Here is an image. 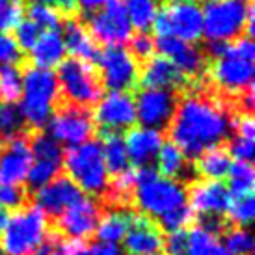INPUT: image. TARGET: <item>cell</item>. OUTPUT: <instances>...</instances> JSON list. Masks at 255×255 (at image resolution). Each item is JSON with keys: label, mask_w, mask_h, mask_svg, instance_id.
<instances>
[{"label": "cell", "mask_w": 255, "mask_h": 255, "mask_svg": "<svg viewBox=\"0 0 255 255\" xmlns=\"http://www.w3.org/2000/svg\"><path fill=\"white\" fill-rule=\"evenodd\" d=\"M231 128L233 116L226 103L211 97L205 90H190L188 95L179 99L168 125L171 142L190 158L222 145Z\"/></svg>", "instance_id": "6da1fadb"}, {"label": "cell", "mask_w": 255, "mask_h": 255, "mask_svg": "<svg viewBox=\"0 0 255 255\" xmlns=\"http://www.w3.org/2000/svg\"><path fill=\"white\" fill-rule=\"evenodd\" d=\"M254 41L248 36H241L235 41L227 43V47L218 58L209 60L205 73L218 92L241 99L242 93L254 88Z\"/></svg>", "instance_id": "7a4b0ae2"}, {"label": "cell", "mask_w": 255, "mask_h": 255, "mask_svg": "<svg viewBox=\"0 0 255 255\" xmlns=\"http://www.w3.org/2000/svg\"><path fill=\"white\" fill-rule=\"evenodd\" d=\"M58 99L60 90L56 75L50 69L26 65L22 73V95L19 99V112L24 125L34 130L45 127L56 110Z\"/></svg>", "instance_id": "3957f363"}, {"label": "cell", "mask_w": 255, "mask_h": 255, "mask_svg": "<svg viewBox=\"0 0 255 255\" xmlns=\"http://www.w3.org/2000/svg\"><path fill=\"white\" fill-rule=\"evenodd\" d=\"M132 199L145 216L160 218L168 211L186 203V190L177 181L162 177L153 168L143 166L136 170Z\"/></svg>", "instance_id": "277c9868"}, {"label": "cell", "mask_w": 255, "mask_h": 255, "mask_svg": "<svg viewBox=\"0 0 255 255\" xmlns=\"http://www.w3.org/2000/svg\"><path fill=\"white\" fill-rule=\"evenodd\" d=\"M49 237L47 216L36 205L15 209L0 235V248L6 255H34Z\"/></svg>", "instance_id": "5b68a950"}, {"label": "cell", "mask_w": 255, "mask_h": 255, "mask_svg": "<svg viewBox=\"0 0 255 255\" xmlns=\"http://www.w3.org/2000/svg\"><path fill=\"white\" fill-rule=\"evenodd\" d=\"M67 177L82 192L92 196H105L108 192V170L103 158V147L97 140L69 147L64 155Z\"/></svg>", "instance_id": "8992f818"}, {"label": "cell", "mask_w": 255, "mask_h": 255, "mask_svg": "<svg viewBox=\"0 0 255 255\" xmlns=\"http://www.w3.org/2000/svg\"><path fill=\"white\" fill-rule=\"evenodd\" d=\"M58 90L62 95V103L77 105V107L92 108L103 97V82L99 71L93 64L67 58L58 65Z\"/></svg>", "instance_id": "52a82bcc"}, {"label": "cell", "mask_w": 255, "mask_h": 255, "mask_svg": "<svg viewBox=\"0 0 255 255\" xmlns=\"http://www.w3.org/2000/svg\"><path fill=\"white\" fill-rule=\"evenodd\" d=\"M254 0H211L203 11V36L207 43H231L246 32Z\"/></svg>", "instance_id": "ba28073f"}, {"label": "cell", "mask_w": 255, "mask_h": 255, "mask_svg": "<svg viewBox=\"0 0 255 255\" xmlns=\"http://www.w3.org/2000/svg\"><path fill=\"white\" fill-rule=\"evenodd\" d=\"M153 26L158 37L196 43L203 36V11L198 0H170L160 6Z\"/></svg>", "instance_id": "9c48e42d"}, {"label": "cell", "mask_w": 255, "mask_h": 255, "mask_svg": "<svg viewBox=\"0 0 255 255\" xmlns=\"http://www.w3.org/2000/svg\"><path fill=\"white\" fill-rule=\"evenodd\" d=\"M93 134H95V121L90 108L62 103L50 116L49 136L54 138L58 143L75 147L88 142Z\"/></svg>", "instance_id": "30bf717a"}, {"label": "cell", "mask_w": 255, "mask_h": 255, "mask_svg": "<svg viewBox=\"0 0 255 255\" xmlns=\"http://www.w3.org/2000/svg\"><path fill=\"white\" fill-rule=\"evenodd\" d=\"M99 77L110 92H130L138 86L140 67L123 45L107 47L99 56Z\"/></svg>", "instance_id": "8fae6325"}, {"label": "cell", "mask_w": 255, "mask_h": 255, "mask_svg": "<svg viewBox=\"0 0 255 255\" xmlns=\"http://www.w3.org/2000/svg\"><path fill=\"white\" fill-rule=\"evenodd\" d=\"M30 149H32V166L28 170V186L30 188H41L43 184L50 183L64 166V151L60 143L50 138L47 132L36 130L28 136Z\"/></svg>", "instance_id": "7c38bea8"}, {"label": "cell", "mask_w": 255, "mask_h": 255, "mask_svg": "<svg viewBox=\"0 0 255 255\" xmlns=\"http://www.w3.org/2000/svg\"><path fill=\"white\" fill-rule=\"evenodd\" d=\"M84 24L95 43H103L107 47L125 45L132 36V26L121 0H112L105 9L88 17Z\"/></svg>", "instance_id": "4fadbf2b"}, {"label": "cell", "mask_w": 255, "mask_h": 255, "mask_svg": "<svg viewBox=\"0 0 255 255\" xmlns=\"http://www.w3.org/2000/svg\"><path fill=\"white\" fill-rule=\"evenodd\" d=\"M179 95L168 90H155V88H138L134 97L136 121L142 127L155 128L162 132L168 128L171 116L175 112Z\"/></svg>", "instance_id": "5bb4252c"}, {"label": "cell", "mask_w": 255, "mask_h": 255, "mask_svg": "<svg viewBox=\"0 0 255 255\" xmlns=\"http://www.w3.org/2000/svg\"><path fill=\"white\" fill-rule=\"evenodd\" d=\"M101 127V134H120L136 123L134 97L128 92H110L101 97L95 120Z\"/></svg>", "instance_id": "9a60e30c"}, {"label": "cell", "mask_w": 255, "mask_h": 255, "mask_svg": "<svg viewBox=\"0 0 255 255\" xmlns=\"http://www.w3.org/2000/svg\"><path fill=\"white\" fill-rule=\"evenodd\" d=\"M155 50H158V56L170 60L190 82H196L201 75H205L209 60L203 49L196 47L194 43L181 41L175 37H158L155 41Z\"/></svg>", "instance_id": "2e32d148"}, {"label": "cell", "mask_w": 255, "mask_h": 255, "mask_svg": "<svg viewBox=\"0 0 255 255\" xmlns=\"http://www.w3.org/2000/svg\"><path fill=\"white\" fill-rule=\"evenodd\" d=\"M32 166V149L28 136H15L0 142V183L7 186H21Z\"/></svg>", "instance_id": "e0dca14e"}, {"label": "cell", "mask_w": 255, "mask_h": 255, "mask_svg": "<svg viewBox=\"0 0 255 255\" xmlns=\"http://www.w3.org/2000/svg\"><path fill=\"white\" fill-rule=\"evenodd\" d=\"M188 201L194 214L201 220L224 218L227 214L231 196L222 181H194L188 186Z\"/></svg>", "instance_id": "ac0fdd59"}, {"label": "cell", "mask_w": 255, "mask_h": 255, "mask_svg": "<svg viewBox=\"0 0 255 255\" xmlns=\"http://www.w3.org/2000/svg\"><path fill=\"white\" fill-rule=\"evenodd\" d=\"M101 218V207L93 198L82 196L71 207L58 216V229L75 241H84L97 229Z\"/></svg>", "instance_id": "d6986e66"}, {"label": "cell", "mask_w": 255, "mask_h": 255, "mask_svg": "<svg viewBox=\"0 0 255 255\" xmlns=\"http://www.w3.org/2000/svg\"><path fill=\"white\" fill-rule=\"evenodd\" d=\"M123 241L127 255H164L162 229L145 214H132Z\"/></svg>", "instance_id": "ffe728a7"}, {"label": "cell", "mask_w": 255, "mask_h": 255, "mask_svg": "<svg viewBox=\"0 0 255 255\" xmlns=\"http://www.w3.org/2000/svg\"><path fill=\"white\" fill-rule=\"evenodd\" d=\"M82 196H84L82 190L67 175H58L50 183L37 188L34 199H36V207L43 214L58 218L67 207H71Z\"/></svg>", "instance_id": "44dd1931"}, {"label": "cell", "mask_w": 255, "mask_h": 255, "mask_svg": "<svg viewBox=\"0 0 255 255\" xmlns=\"http://www.w3.org/2000/svg\"><path fill=\"white\" fill-rule=\"evenodd\" d=\"M196 82H190L164 56L149 58L138 77V88H155V90H168L175 93H181V90H188Z\"/></svg>", "instance_id": "7402d4cb"}, {"label": "cell", "mask_w": 255, "mask_h": 255, "mask_svg": "<svg viewBox=\"0 0 255 255\" xmlns=\"http://www.w3.org/2000/svg\"><path fill=\"white\" fill-rule=\"evenodd\" d=\"M123 142H125V149H127L128 162H132L138 168H143L156 158L164 143V138L162 132L155 130V128L132 127L128 128L127 138Z\"/></svg>", "instance_id": "603a6c76"}, {"label": "cell", "mask_w": 255, "mask_h": 255, "mask_svg": "<svg viewBox=\"0 0 255 255\" xmlns=\"http://www.w3.org/2000/svg\"><path fill=\"white\" fill-rule=\"evenodd\" d=\"M62 26H64L65 50H69L71 58H77V60H82V62L93 65L97 64L101 56L99 45L88 32L84 22L78 21L77 15H75V17H65Z\"/></svg>", "instance_id": "cb8c5ba5"}, {"label": "cell", "mask_w": 255, "mask_h": 255, "mask_svg": "<svg viewBox=\"0 0 255 255\" xmlns=\"http://www.w3.org/2000/svg\"><path fill=\"white\" fill-rule=\"evenodd\" d=\"M65 43L58 30L41 32L36 45L30 49V60L34 67L39 69H52L58 67L65 60Z\"/></svg>", "instance_id": "d4e9b609"}, {"label": "cell", "mask_w": 255, "mask_h": 255, "mask_svg": "<svg viewBox=\"0 0 255 255\" xmlns=\"http://www.w3.org/2000/svg\"><path fill=\"white\" fill-rule=\"evenodd\" d=\"M231 155L226 147H213L201 153L198 156V162L194 168V173L203 177L205 181H222L227 177L229 168H231Z\"/></svg>", "instance_id": "484cf974"}, {"label": "cell", "mask_w": 255, "mask_h": 255, "mask_svg": "<svg viewBox=\"0 0 255 255\" xmlns=\"http://www.w3.org/2000/svg\"><path fill=\"white\" fill-rule=\"evenodd\" d=\"M132 214L134 213H130L127 209H118V207H114L112 211L105 213L99 218V224L95 229L97 239L101 242H110V244H118L120 241H123Z\"/></svg>", "instance_id": "4316f807"}, {"label": "cell", "mask_w": 255, "mask_h": 255, "mask_svg": "<svg viewBox=\"0 0 255 255\" xmlns=\"http://www.w3.org/2000/svg\"><path fill=\"white\" fill-rule=\"evenodd\" d=\"M158 160V175L168 179H188L190 177V164L181 149L173 142L162 143L156 155Z\"/></svg>", "instance_id": "83f0119b"}, {"label": "cell", "mask_w": 255, "mask_h": 255, "mask_svg": "<svg viewBox=\"0 0 255 255\" xmlns=\"http://www.w3.org/2000/svg\"><path fill=\"white\" fill-rule=\"evenodd\" d=\"M186 255H231L220 237L205 227L196 226L188 231Z\"/></svg>", "instance_id": "f1b7e54d"}, {"label": "cell", "mask_w": 255, "mask_h": 255, "mask_svg": "<svg viewBox=\"0 0 255 255\" xmlns=\"http://www.w3.org/2000/svg\"><path fill=\"white\" fill-rule=\"evenodd\" d=\"M130 26L138 32H149L155 22L162 0H123Z\"/></svg>", "instance_id": "f546056e"}, {"label": "cell", "mask_w": 255, "mask_h": 255, "mask_svg": "<svg viewBox=\"0 0 255 255\" xmlns=\"http://www.w3.org/2000/svg\"><path fill=\"white\" fill-rule=\"evenodd\" d=\"M227 192L231 199L244 198V196H252L254 194V184H255V173L252 162H241L237 160L231 164L229 173H227Z\"/></svg>", "instance_id": "4dcf8cb0"}, {"label": "cell", "mask_w": 255, "mask_h": 255, "mask_svg": "<svg viewBox=\"0 0 255 255\" xmlns=\"http://www.w3.org/2000/svg\"><path fill=\"white\" fill-rule=\"evenodd\" d=\"M103 136V158L107 166L108 173L118 175L128 168V155L125 149V142L121 140L120 134H101Z\"/></svg>", "instance_id": "1f68e13d"}, {"label": "cell", "mask_w": 255, "mask_h": 255, "mask_svg": "<svg viewBox=\"0 0 255 255\" xmlns=\"http://www.w3.org/2000/svg\"><path fill=\"white\" fill-rule=\"evenodd\" d=\"M22 95V71L17 65H0V101L19 103Z\"/></svg>", "instance_id": "d6a6232c"}, {"label": "cell", "mask_w": 255, "mask_h": 255, "mask_svg": "<svg viewBox=\"0 0 255 255\" xmlns=\"http://www.w3.org/2000/svg\"><path fill=\"white\" fill-rule=\"evenodd\" d=\"M22 130H24V121L19 108L15 105L0 103V142H6L22 134Z\"/></svg>", "instance_id": "836d02e7"}, {"label": "cell", "mask_w": 255, "mask_h": 255, "mask_svg": "<svg viewBox=\"0 0 255 255\" xmlns=\"http://www.w3.org/2000/svg\"><path fill=\"white\" fill-rule=\"evenodd\" d=\"M194 218L196 214L192 213V209L186 203L181 207H175L168 211L166 214H162L158 218V227L162 231H168V233H173V231H184L188 226L194 224Z\"/></svg>", "instance_id": "e575fe53"}, {"label": "cell", "mask_w": 255, "mask_h": 255, "mask_svg": "<svg viewBox=\"0 0 255 255\" xmlns=\"http://www.w3.org/2000/svg\"><path fill=\"white\" fill-rule=\"evenodd\" d=\"M226 248L231 255H252L254 252V237L246 227H233L224 231Z\"/></svg>", "instance_id": "d590c367"}, {"label": "cell", "mask_w": 255, "mask_h": 255, "mask_svg": "<svg viewBox=\"0 0 255 255\" xmlns=\"http://www.w3.org/2000/svg\"><path fill=\"white\" fill-rule=\"evenodd\" d=\"M227 214H229V222H233L237 227H248L254 222L255 216L254 194L252 196H244V198L231 199Z\"/></svg>", "instance_id": "8d00e7d4"}, {"label": "cell", "mask_w": 255, "mask_h": 255, "mask_svg": "<svg viewBox=\"0 0 255 255\" xmlns=\"http://www.w3.org/2000/svg\"><path fill=\"white\" fill-rule=\"evenodd\" d=\"M28 19L34 24H37L41 30H45V32L47 30H58L62 26V22H64V17L58 11L45 6H37V4H30Z\"/></svg>", "instance_id": "74e56055"}, {"label": "cell", "mask_w": 255, "mask_h": 255, "mask_svg": "<svg viewBox=\"0 0 255 255\" xmlns=\"http://www.w3.org/2000/svg\"><path fill=\"white\" fill-rule=\"evenodd\" d=\"M22 0H0V34H7L22 21Z\"/></svg>", "instance_id": "f35d334b"}, {"label": "cell", "mask_w": 255, "mask_h": 255, "mask_svg": "<svg viewBox=\"0 0 255 255\" xmlns=\"http://www.w3.org/2000/svg\"><path fill=\"white\" fill-rule=\"evenodd\" d=\"M128 52L130 56L134 58L136 62L140 64H145L149 58H153V52H155V39L149 36L147 32H138L136 36H130L128 39Z\"/></svg>", "instance_id": "ab89813d"}, {"label": "cell", "mask_w": 255, "mask_h": 255, "mask_svg": "<svg viewBox=\"0 0 255 255\" xmlns=\"http://www.w3.org/2000/svg\"><path fill=\"white\" fill-rule=\"evenodd\" d=\"M13 32H15V37H13L15 43L19 45V49L22 52L32 49L36 45L37 39H39V36H41V28L37 24H34L30 19H22L13 28Z\"/></svg>", "instance_id": "60d3db41"}, {"label": "cell", "mask_w": 255, "mask_h": 255, "mask_svg": "<svg viewBox=\"0 0 255 255\" xmlns=\"http://www.w3.org/2000/svg\"><path fill=\"white\" fill-rule=\"evenodd\" d=\"M229 155L235 156L237 160L241 162H252L254 160V153H255V138L252 136H242V134H235L233 140L229 142Z\"/></svg>", "instance_id": "b9f144b4"}, {"label": "cell", "mask_w": 255, "mask_h": 255, "mask_svg": "<svg viewBox=\"0 0 255 255\" xmlns=\"http://www.w3.org/2000/svg\"><path fill=\"white\" fill-rule=\"evenodd\" d=\"M0 64L21 65L24 64V54L9 34H0Z\"/></svg>", "instance_id": "7bdbcfd3"}, {"label": "cell", "mask_w": 255, "mask_h": 255, "mask_svg": "<svg viewBox=\"0 0 255 255\" xmlns=\"http://www.w3.org/2000/svg\"><path fill=\"white\" fill-rule=\"evenodd\" d=\"M26 201V190L21 186H7L0 183V207L4 209H19Z\"/></svg>", "instance_id": "ee69618b"}, {"label": "cell", "mask_w": 255, "mask_h": 255, "mask_svg": "<svg viewBox=\"0 0 255 255\" xmlns=\"http://www.w3.org/2000/svg\"><path fill=\"white\" fill-rule=\"evenodd\" d=\"M28 4H37V6H45L54 9L62 17H75L77 15V0H26Z\"/></svg>", "instance_id": "f6af8a7d"}, {"label": "cell", "mask_w": 255, "mask_h": 255, "mask_svg": "<svg viewBox=\"0 0 255 255\" xmlns=\"http://www.w3.org/2000/svg\"><path fill=\"white\" fill-rule=\"evenodd\" d=\"M186 231H173L164 239V255H186Z\"/></svg>", "instance_id": "bcb514c9"}, {"label": "cell", "mask_w": 255, "mask_h": 255, "mask_svg": "<svg viewBox=\"0 0 255 255\" xmlns=\"http://www.w3.org/2000/svg\"><path fill=\"white\" fill-rule=\"evenodd\" d=\"M50 255H88V246L84 244V241H75V239L60 241V237H58Z\"/></svg>", "instance_id": "7dc6e473"}, {"label": "cell", "mask_w": 255, "mask_h": 255, "mask_svg": "<svg viewBox=\"0 0 255 255\" xmlns=\"http://www.w3.org/2000/svg\"><path fill=\"white\" fill-rule=\"evenodd\" d=\"M112 0H77V9L84 17H92L97 11L105 9Z\"/></svg>", "instance_id": "c3c4849f"}, {"label": "cell", "mask_w": 255, "mask_h": 255, "mask_svg": "<svg viewBox=\"0 0 255 255\" xmlns=\"http://www.w3.org/2000/svg\"><path fill=\"white\" fill-rule=\"evenodd\" d=\"M88 255H125L123 250L118 244H110V242H95L92 248H88Z\"/></svg>", "instance_id": "681fc988"}, {"label": "cell", "mask_w": 255, "mask_h": 255, "mask_svg": "<svg viewBox=\"0 0 255 255\" xmlns=\"http://www.w3.org/2000/svg\"><path fill=\"white\" fill-rule=\"evenodd\" d=\"M7 218H9V214H7V209H4V207H0V235H2V231H4V227H6Z\"/></svg>", "instance_id": "f907efd6"}, {"label": "cell", "mask_w": 255, "mask_h": 255, "mask_svg": "<svg viewBox=\"0 0 255 255\" xmlns=\"http://www.w3.org/2000/svg\"><path fill=\"white\" fill-rule=\"evenodd\" d=\"M168 2H170V0H168Z\"/></svg>", "instance_id": "816d5d0a"}]
</instances>
